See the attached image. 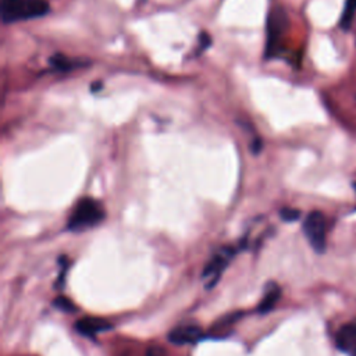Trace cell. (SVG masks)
<instances>
[{"label":"cell","instance_id":"cell-1","mask_svg":"<svg viewBox=\"0 0 356 356\" xmlns=\"http://www.w3.org/2000/svg\"><path fill=\"white\" fill-rule=\"evenodd\" d=\"M50 11L47 0H1L0 17L3 24L28 21L44 17Z\"/></svg>","mask_w":356,"mask_h":356},{"label":"cell","instance_id":"cell-2","mask_svg":"<svg viewBox=\"0 0 356 356\" xmlns=\"http://www.w3.org/2000/svg\"><path fill=\"white\" fill-rule=\"evenodd\" d=\"M104 217L106 211L102 203L92 197H83L75 204L72 213L70 214L67 228L74 232H81L99 225Z\"/></svg>","mask_w":356,"mask_h":356},{"label":"cell","instance_id":"cell-3","mask_svg":"<svg viewBox=\"0 0 356 356\" xmlns=\"http://www.w3.org/2000/svg\"><path fill=\"white\" fill-rule=\"evenodd\" d=\"M303 232L317 253H323L327 245V222L320 211H312L303 221Z\"/></svg>","mask_w":356,"mask_h":356},{"label":"cell","instance_id":"cell-4","mask_svg":"<svg viewBox=\"0 0 356 356\" xmlns=\"http://www.w3.org/2000/svg\"><path fill=\"white\" fill-rule=\"evenodd\" d=\"M288 28V17L284 8L277 7L274 8L267 21V46H266V57L271 58L274 57V51L277 49L278 40L282 36V33Z\"/></svg>","mask_w":356,"mask_h":356},{"label":"cell","instance_id":"cell-5","mask_svg":"<svg viewBox=\"0 0 356 356\" xmlns=\"http://www.w3.org/2000/svg\"><path fill=\"white\" fill-rule=\"evenodd\" d=\"M234 254H235V249L232 246H225L211 256V259L207 261L202 273V277L207 280V284H206L207 288L213 286L218 281L221 273L225 270V267L228 266Z\"/></svg>","mask_w":356,"mask_h":356},{"label":"cell","instance_id":"cell-6","mask_svg":"<svg viewBox=\"0 0 356 356\" xmlns=\"http://www.w3.org/2000/svg\"><path fill=\"white\" fill-rule=\"evenodd\" d=\"M202 335L203 332L200 327L195 324H182L168 332V341L175 345H191L196 343Z\"/></svg>","mask_w":356,"mask_h":356},{"label":"cell","instance_id":"cell-7","mask_svg":"<svg viewBox=\"0 0 356 356\" xmlns=\"http://www.w3.org/2000/svg\"><path fill=\"white\" fill-rule=\"evenodd\" d=\"M75 328L79 334L86 335V337H93L100 332H104L111 328V324L100 317H93V316H86L82 317L76 321Z\"/></svg>","mask_w":356,"mask_h":356},{"label":"cell","instance_id":"cell-8","mask_svg":"<svg viewBox=\"0 0 356 356\" xmlns=\"http://www.w3.org/2000/svg\"><path fill=\"white\" fill-rule=\"evenodd\" d=\"M90 64L89 60H79V58H71L61 53H56L49 58V65L51 71L54 72H70L76 68H83Z\"/></svg>","mask_w":356,"mask_h":356},{"label":"cell","instance_id":"cell-9","mask_svg":"<svg viewBox=\"0 0 356 356\" xmlns=\"http://www.w3.org/2000/svg\"><path fill=\"white\" fill-rule=\"evenodd\" d=\"M337 346L348 356H356V325L345 324L337 334Z\"/></svg>","mask_w":356,"mask_h":356},{"label":"cell","instance_id":"cell-10","mask_svg":"<svg viewBox=\"0 0 356 356\" xmlns=\"http://www.w3.org/2000/svg\"><path fill=\"white\" fill-rule=\"evenodd\" d=\"M281 296V288L275 282H268L264 289V295L257 306L259 313H267L270 312L278 302Z\"/></svg>","mask_w":356,"mask_h":356},{"label":"cell","instance_id":"cell-11","mask_svg":"<svg viewBox=\"0 0 356 356\" xmlns=\"http://www.w3.org/2000/svg\"><path fill=\"white\" fill-rule=\"evenodd\" d=\"M241 317V313H232L228 316H224L220 321H217L213 327V332L216 335H225L224 332H227V328H229L232 324H235V321Z\"/></svg>","mask_w":356,"mask_h":356},{"label":"cell","instance_id":"cell-12","mask_svg":"<svg viewBox=\"0 0 356 356\" xmlns=\"http://www.w3.org/2000/svg\"><path fill=\"white\" fill-rule=\"evenodd\" d=\"M356 11V0H348L346 1V7H345V11H343V15H342V21H341V25L343 28L349 26L350 22H352V17H353V13Z\"/></svg>","mask_w":356,"mask_h":356},{"label":"cell","instance_id":"cell-13","mask_svg":"<svg viewBox=\"0 0 356 356\" xmlns=\"http://www.w3.org/2000/svg\"><path fill=\"white\" fill-rule=\"evenodd\" d=\"M53 305H54L57 309H60V310H63V312H67V313H72L74 310H76V306H75L68 298H65V296H58V298H56L54 302H53Z\"/></svg>","mask_w":356,"mask_h":356},{"label":"cell","instance_id":"cell-14","mask_svg":"<svg viewBox=\"0 0 356 356\" xmlns=\"http://www.w3.org/2000/svg\"><path fill=\"white\" fill-rule=\"evenodd\" d=\"M280 217L284 221L292 222V221H296L300 217V211L298 209H293V207H282L280 210Z\"/></svg>","mask_w":356,"mask_h":356},{"label":"cell","instance_id":"cell-15","mask_svg":"<svg viewBox=\"0 0 356 356\" xmlns=\"http://www.w3.org/2000/svg\"><path fill=\"white\" fill-rule=\"evenodd\" d=\"M211 44V38L209 36L207 32H200L199 35V47L196 49V53H203L204 49H207Z\"/></svg>","mask_w":356,"mask_h":356},{"label":"cell","instance_id":"cell-16","mask_svg":"<svg viewBox=\"0 0 356 356\" xmlns=\"http://www.w3.org/2000/svg\"><path fill=\"white\" fill-rule=\"evenodd\" d=\"M261 147H263V140H261L259 136H256V138L252 140L250 149H252V152H253L254 154H259L260 150H261Z\"/></svg>","mask_w":356,"mask_h":356},{"label":"cell","instance_id":"cell-17","mask_svg":"<svg viewBox=\"0 0 356 356\" xmlns=\"http://www.w3.org/2000/svg\"><path fill=\"white\" fill-rule=\"evenodd\" d=\"M102 88H103V83H102V82H93V83L90 85V92H92V93H96V92H99Z\"/></svg>","mask_w":356,"mask_h":356},{"label":"cell","instance_id":"cell-18","mask_svg":"<svg viewBox=\"0 0 356 356\" xmlns=\"http://www.w3.org/2000/svg\"><path fill=\"white\" fill-rule=\"evenodd\" d=\"M355 191H356V182H355Z\"/></svg>","mask_w":356,"mask_h":356}]
</instances>
